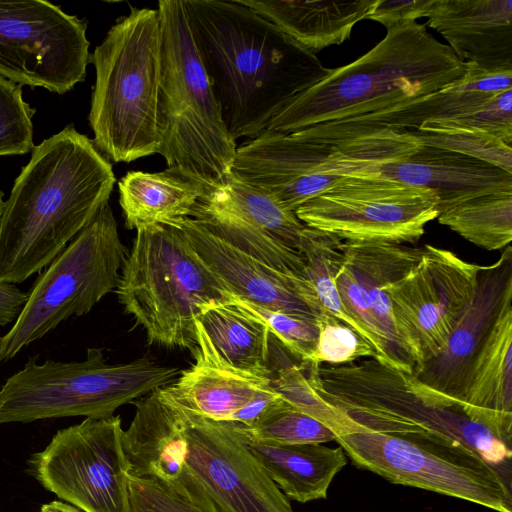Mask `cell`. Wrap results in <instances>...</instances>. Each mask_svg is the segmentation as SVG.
Returning <instances> with one entry per match:
<instances>
[{"instance_id":"obj_36","label":"cell","mask_w":512,"mask_h":512,"mask_svg":"<svg viewBox=\"0 0 512 512\" xmlns=\"http://www.w3.org/2000/svg\"><path fill=\"white\" fill-rule=\"evenodd\" d=\"M242 427L250 439L268 445L322 444L337 437L331 428L284 400L253 427Z\"/></svg>"},{"instance_id":"obj_42","label":"cell","mask_w":512,"mask_h":512,"mask_svg":"<svg viewBox=\"0 0 512 512\" xmlns=\"http://www.w3.org/2000/svg\"><path fill=\"white\" fill-rule=\"evenodd\" d=\"M282 401L280 395L269 385L261 389L246 406L233 414L229 421L251 428Z\"/></svg>"},{"instance_id":"obj_34","label":"cell","mask_w":512,"mask_h":512,"mask_svg":"<svg viewBox=\"0 0 512 512\" xmlns=\"http://www.w3.org/2000/svg\"><path fill=\"white\" fill-rule=\"evenodd\" d=\"M221 302L264 325L297 361L313 363L320 321L259 306L227 291Z\"/></svg>"},{"instance_id":"obj_15","label":"cell","mask_w":512,"mask_h":512,"mask_svg":"<svg viewBox=\"0 0 512 512\" xmlns=\"http://www.w3.org/2000/svg\"><path fill=\"white\" fill-rule=\"evenodd\" d=\"M87 24L42 0L0 1V75L63 94L91 61Z\"/></svg>"},{"instance_id":"obj_6","label":"cell","mask_w":512,"mask_h":512,"mask_svg":"<svg viewBox=\"0 0 512 512\" xmlns=\"http://www.w3.org/2000/svg\"><path fill=\"white\" fill-rule=\"evenodd\" d=\"M157 10L162 39L158 154L167 169L200 183L207 193L231 173L236 141L200 60L184 0H161Z\"/></svg>"},{"instance_id":"obj_39","label":"cell","mask_w":512,"mask_h":512,"mask_svg":"<svg viewBox=\"0 0 512 512\" xmlns=\"http://www.w3.org/2000/svg\"><path fill=\"white\" fill-rule=\"evenodd\" d=\"M129 512H209L154 478L129 474Z\"/></svg>"},{"instance_id":"obj_33","label":"cell","mask_w":512,"mask_h":512,"mask_svg":"<svg viewBox=\"0 0 512 512\" xmlns=\"http://www.w3.org/2000/svg\"><path fill=\"white\" fill-rule=\"evenodd\" d=\"M409 132L422 144L473 157L512 174L511 146L485 132L449 119L427 120Z\"/></svg>"},{"instance_id":"obj_41","label":"cell","mask_w":512,"mask_h":512,"mask_svg":"<svg viewBox=\"0 0 512 512\" xmlns=\"http://www.w3.org/2000/svg\"><path fill=\"white\" fill-rule=\"evenodd\" d=\"M435 0H377L367 19L387 29L426 17Z\"/></svg>"},{"instance_id":"obj_9","label":"cell","mask_w":512,"mask_h":512,"mask_svg":"<svg viewBox=\"0 0 512 512\" xmlns=\"http://www.w3.org/2000/svg\"><path fill=\"white\" fill-rule=\"evenodd\" d=\"M37 360L29 357L0 388V424L110 417L120 406L167 386L180 373L147 356L110 364L100 348H88L83 361Z\"/></svg>"},{"instance_id":"obj_12","label":"cell","mask_w":512,"mask_h":512,"mask_svg":"<svg viewBox=\"0 0 512 512\" xmlns=\"http://www.w3.org/2000/svg\"><path fill=\"white\" fill-rule=\"evenodd\" d=\"M319 170L429 189L438 196L439 213L476 196L512 192V174L485 161L422 144L409 131L383 130L332 146Z\"/></svg>"},{"instance_id":"obj_10","label":"cell","mask_w":512,"mask_h":512,"mask_svg":"<svg viewBox=\"0 0 512 512\" xmlns=\"http://www.w3.org/2000/svg\"><path fill=\"white\" fill-rule=\"evenodd\" d=\"M127 255L106 202L34 281L19 316L0 336V365L116 290Z\"/></svg>"},{"instance_id":"obj_25","label":"cell","mask_w":512,"mask_h":512,"mask_svg":"<svg viewBox=\"0 0 512 512\" xmlns=\"http://www.w3.org/2000/svg\"><path fill=\"white\" fill-rule=\"evenodd\" d=\"M245 437L250 452L289 500L325 499L332 480L347 464L340 446L268 445Z\"/></svg>"},{"instance_id":"obj_7","label":"cell","mask_w":512,"mask_h":512,"mask_svg":"<svg viewBox=\"0 0 512 512\" xmlns=\"http://www.w3.org/2000/svg\"><path fill=\"white\" fill-rule=\"evenodd\" d=\"M161 43L157 8L133 7L91 55L96 71L89 113L93 143L115 162L158 153Z\"/></svg>"},{"instance_id":"obj_19","label":"cell","mask_w":512,"mask_h":512,"mask_svg":"<svg viewBox=\"0 0 512 512\" xmlns=\"http://www.w3.org/2000/svg\"><path fill=\"white\" fill-rule=\"evenodd\" d=\"M331 149L294 133L264 130L237 147L231 172L295 212L341 178L319 170Z\"/></svg>"},{"instance_id":"obj_26","label":"cell","mask_w":512,"mask_h":512,"mask_svg":"<svg viewBox=\"0 0 512 512\" xmlns=\"http://www.w3.org/2000/svg\"><path fill=\"white\" fill-rule=\"evenodd\" d=\"M119 203L128 229L146 225L177 227L192 216L205 188L169 169L149 173L130 171L118 183Z\"/></svg>"},{"instance_id":"obj_43","label":"cell","mask_w":512,"mask_h":512,"mask_svg":"<svg viewBox=\"0 0 512 512\" xmlns=\"http://www.w3.org/2000/svg\"><path fill=\"white\" fill-rule=\"evenodd\" d=\"M28 298L16 285L0 282V327L12 324L19 316Z\"/></svg>"},{"instance_id":"obj_31","label":"cell","mask_w":512,"mask_h":512,"mask_svg":"<svg viewBox=\"0 0 512 512\" xmlns=\"http://www.w3.org/2000/svg\"><path fill=\"white\" fill-rule=\"evenodd\" d=\"M192 218L241 251L291 277L308 281L302 255L244 220L195 206Z\"/></svg>"},{"instance_id":"obj_23","label":"cell","mask_w":512,"mask_h":512,"mask_svg":"<svg viewBox=\"0 0 512 512\" xmlns=\"http://www.w3.org/2000/svg\"><path fill=\"white\" fill-rule=\"evenodd\" d=\"M343 259L366 294L383 338L388 364L413 372L414 362L404 349L393 314L387 284L402 278L420 259L423 247L387 242L342 241Z\"/></svg>"},{"instance_id":"obj_18","label":"cell","mask_w":512,"mask_h":512,"mask_svg":"<svg viewBox=\"0 0 512 512\" xmlns=\"http://www.w3.org/2000/svg\"><path fill=\"white\" fill-rule=\"evenodd\" d=\"M177 227L227 292L259 306L320 322L327 315L309 281L270 267L192 217L183 219Z\"/></svg>"},{"instance_id":"obj_29","label":"cell","mask_w":512,"mask_h":512,"mask_svg":"<svg viewBox=\"0 0 512 512\" xmlns=\"http://www.w3.org/2000/svg\"><path fill=\"white\" fill-rule=\"evenodd\" d=\"M198 321L229 365L244 372L272 376L271 335L264 325L222 302L204 304Z\"/></svg>"},{"instance_id":"obj_30","label":"cell","mask_w":512,"mask_h":512,"mask_svg":"<svg viewBox=\"0 0 512 512\" xmlns=\"http://www.w3.org/2000/svg\"><path fill=\"white\" fill-rule=\"evenodd\" d=\"M437 220L477 247L503 249L512 240V192L470 198L439 213Z\"/></svg>"},{"instance_id":"obj_4","label":"cell","mask_w":512,"mask_h":512,"mask_svg":"<svg viewBox=\"0 0 512 512\" xmlns=\"http://www.w3.org/2000/svg\"><path fill=\"white\" fill-rule=\"evenodd\" d=\"M137 475L162 481L209 512H293L248 449L241 424L191 413L162 394Z\"/></svg>"},{"instance_id":"obj_35","label":"cell","mask_w":512,"mask_h":512,"mask_svg":"<svg viewBox=\"0 0 512 512\" xmlns=\"http://www.w3.org/2000/svg\"><path fill=\"white\" fill-rule=\"evenodd\" d=\"M272 370L271 387L289 405L319 420L337 435L357 429L355 423L318 394L304 362L288 359Z\"/></svg>"},{"instance_id":"obj_21","label":"cell","mask_w":512,"mask_h":512,"mask_svg":"<svg viewBox=\"0 0 512 512\" xmlns=\"http://www.w3.org/2000/svg\"><path fill=\"white\" fill-rule=\"evenodd\" d=\"M194 362L170 384L160 388L180 408L214 421H229L263 388L272 376L241 371L225 362L199 321Z\"/></svg>"},{"instance_id":"obj_24","label":"cell","mask_w":512,"mask_h":512,"mask_svg":"<svg viewBox=\"0 0 512 512\" xmlns=\"http://www.w3.org/2000/svg\"><path fill=\"white\" fill-rule=\"evenodd\" d=\"M239 1L276 25L312 54L348 40L354 26L359 21L367 19L377 2V0Z\"/></svg>"},{"instance_id":"obj_8","label":"cell","mask_w":512,"mask_h":512,"mask_svg":"<svg viewBox=\"0 0 512 512\" xmlns=\"http://www.w3.org/2000/svg\"><path fill=\"white\" fill-rule=\"evenodd\" d=\"M225 291L181 229L158 224L136 229L116 288L150 344L192 353L202 306L221 302Z\"/></svg>"},{"instance_id":"obj_38","label":"cell","mask_w":512,"mask_h":512,"mask_svg":"<svg viewBox=\"0 0 512 512\" xmlns=\"http://www.w3.org/2000/svg\"><path fill=\"white\" fill-rule=\"evenodd\" d=\"M313 363L343 365L364 358H377L374 348L352 328L330 315L320 322Z\"/></svg>"},{"instance_id":"obj_1","label":"cell","mask_w":512,"mask_h":512,"mask_svg":"<svg viewBox=\"0 0 512 512\" xmlns=\"http://www.w3.org/2000/svg\"><path fill=\"white\" fill-rule=\"evenodd\" d=\"M187 21L224 124L254 138L329 72L315 54L239 0H184Z\"/></svg>"},{"instance_id":"obj_5","label":"cell","mask_w":512,"mask_h":512,"mask_svg":"<svg viewBox=\"0 0 512 512\" xmlns=\"http://www.w3.org/2000/svg\"><path fill=\"white\" fill-rule=\"evenodd\" d=\"M466 71L451 48L417 22L387 29L370 51L331 69L294 97L265 130L291 133L375 112L455 83Z\"/></svg>"},{"instance_id":"obj_32","label":"cell","mask_w":512,"mask_h":512,"mask_svg":"<svg viewBox=\"0 0 512 512\" xmlns=\"http://www.w3.org/2000/svg\"><path fill=\"white\" fill-rule=\"evenodd\" d=\"M341 243L342 240L332 234L306 226L299 253L305 262L306 278L323 311L367 341L364 331L346 309L336 286L335 276L342 260Z\"/></svg>"},{"instance_id":"obj_40","label":"cell","mask_w":512,"mask_h":512,"mask_svg":"<svg viewBox=\"0 0 512 512\" xmlns=\"http://www.w3.org/2000/svg\"><path fill=\"white\" fill-rule=\"evenodd\" d=\"M449 120L485 132L511 146L512 89L497 94L473 113Z\"/></svg>"},{"instance_id":"obj_28","label":"cell","mask_w":512,"mask_h":512,"mask_svg":"<svg viewBox=\"0 0 512 512\" xmlns=\"http://www.w3.org/2000/svg\"><path fill=\"white\" fill-rule=\"evenodd\" d=\"M196 206L234 215L299 252L305 225L265 191L232 172Z\"/></svg>"},{"instance_id":"obj_44","label":"cell","mask_w":512,"mask_h":512,"mask_svg":"<svg viewBox=\"0 0 512 512\" xmlns=\"http://www.w3.org/2000/svg\"><path fill=\"white\" fill-rule=\"evenodd\" d=\"M3 206H4L3 193L0 192V220H1V216H2Z\"/></svg>"},{"instance_id":"obj_13","label":"cell","mask_w":512,"mask_h":512,"mask_svg":"<svg viewBox=\"0 0 512 512\" xmlns=\"http://www.w3.org/2000/svg\"><path fill=\"white\" fill-rule=\"evenodd\" d=\"M435 192L370 176H341L295 214L307 227L342 241L417 243L437 219Z\"/></svg>"},{"instance_id":"obj_3","label":"cell","mask_w":512,"mask_h":512,"mask_svg":"<svg viewBox=\"0 0 512 512\" xmlns=\"http://www.w3.org/2000/svg\"><path fill=\"white\" fill-rule=\"evenodd\" d=\"M306 367L318 394L357 427L457 441L511 484L512 418L475 410L377 358Z\"/></svg>"},{"instance_id":"obj_37","label":"cell","mask_w":512,"mask_h":512,"mask_svg":"<svg viewBox=\"0 0 512 512\" xmlns=\"http://www.w3.org/2000/svg\"><path fill=\"white\" fill-rule=\"evenodd\" d=\"M21 87L0 75V156L25 154L34 148V109L24 101Z\"/></svg>"},{"instance_id":"obj_16","label":"cell","mask_w":512,"mask_h":512,"mask_svg":"<svg viewBox=\"0 0 512 512\" xmlns=\"http://www.w3.org/2000/svg\"><path fill=\"white\" fill-rule=\"evenodd\" d=\"M480 268L449 250L425 245L418 262L386 285L401 343L414 368L445 345L473 299Z\"/></svg>"},{"instance_id":"obj_11","label":"cell","mask_w":512,"mask_h":512,"mask_svg":"<svg viewBox=\"0 0 512 512\" xmlns=\"http://www.w3.org/2000/svg\"><path fill=\"white\" fill-rule=\"evenodd\" d=\"M358 468L388 481L512 512V485L463 444L422 435H391L358 427L335 440Z\"/></svg>"},{"instance_id":"obj_20","label":"cell","mask_w":512,"mask_h":512,"mask_svg":"<svg viewBox=\"0 0 512 512\" xmlns=\"http://www.w3.org/2000/svg\"><path fill=\"white\" fill-rule=\"evenodd\" d=\"M512 302V248L491 265L481 266L473 299L442 349L413 374L429 387L461 401L469 366L504 307Z\"/></svg>"},{"instance_id":"obj_22","label":"cell","mask_w":512,"mask_h":512,"mask_svg":"<svg viewBox=\"0 0 512 512\" xmlns=\"http://www.w3.org/2000/svg\"><path fill=\"white\" fill-rule=\"evenodd\" d=\"M426 18L463 63L512 69L511 0H435Z\"/></svg>"},{"instance_id":"obj_2","label":"cell","mask_w":512,"mask_h":512,"mask_svg":"<svg viewBox=\"0 0 512 512\" xmlns=\"http://www.w3.org/2000/svg\"><path fill=\"white\" fill-rule=\"evenodd\" d=\"M112 165L73 126L32 149L0 220V282L40 273L108 202Z\"/></svg>"},{"instance_id":"obj_27","label":"cell","mask_w":512,"mask_h":512,"mask_svg":"<svg viewBox=\"0 0 512 512\" xmlns=\"http://www.w3.org/2000/svg\"><path fill=\"white\" fill-rule=\"evenodd\" d=\"M461 401L487 414L512 417V302L471 362Z\"/></svg>"},{"instance_id":"obj_14","label":"cell","mask_w":512,"mask_h":512,"mask_svg":"<svg viewBox=\"0 0 512 512\" xmlns=\"http://www.w3.org/2000/svg\"><path fill=\"white\" fill-rule=\"evenodd\" d=\"M123 432L120 416L86 418L58 430L43 451L28 459V471L83 512H129Z\"/></svg>"},{"instance_id":"obj_17","label":"cell","mask_w":512,"mask_h":512,"mask_svg":"<svg viewBox=\"0 0 512 512\" xmlns=\"http://www.w3.org/2000/svg\"><path fill=\"white\" fill-rule=\"evenodd\" d=\"M511 87L509 71L466 64L462 77L440 91L408 99L372 113L317 124L293 133L304 140L332 147L383 130H417L427 120L451 119L473 113L494 96Z\"/></svg>"}]
</instances>
